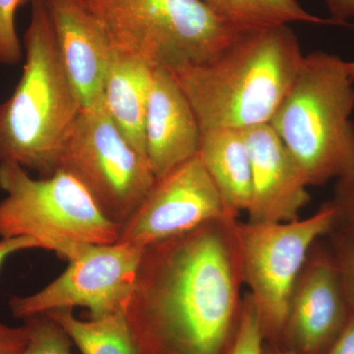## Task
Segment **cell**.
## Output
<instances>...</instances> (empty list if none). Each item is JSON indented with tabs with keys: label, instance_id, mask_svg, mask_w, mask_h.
Wrapping results in <instances>:
<instances>
[{
	"label": "cell",
	"instance_id": "obj_1",
	"mask_svg": "<svg viewBox=\"0 0 354 354\" xmlns=\"http://www.w3.org/2000/svg\"><path fill=\"white\" fill-rule=\"evenodd\" d=\"M237 216L144 248L124 315L141 354H230L243 313Z\"/></svg>",
	"mask_w": 354,
	"mask_h": 354
},
{
	"label": "cell",
	"instance_id": "obj_2",
	"mask_svg": "<svg viewBox=\"0 0 354 354\" xmlns=\"http://www.w3.org/2000/svg\"><path fill=\"white\" fill-rule=\"evenodd\" d=\"M305 55L288 25L248 30L204 64L169 72L202 130L269 124L297 78Z\"/></svg>",
	"mask_w": 354,
	"mask_h": 354
},
{
	"label": "cell",
	"instance_id": "obj_3",
	"mask_svg": "<svg viewBox=\"0 0 354 354\" xmlns=\"http://www.w3.org/2000/svg\"><path fill=\"white\" fill-rule=\"evenodd\" d=\"M23 39L25 64L12 95L0 104V162L53 176L83 109L65 69L44 0H31Z\"/></svg>",
	"mask_w": 354,
	"mask_h": 354
},
{
	"label": "cell",
	"instance_id": "obj_4",
	"mask_svg": "<svg viewBox=\"0 0 354 354\" xmlns=\"http://www.w3.org/2000/svg\"><path fill=\"white\" fill-rule=\"evenodd\" d=\"M353 83L339 55L309 53L270 121L309 186L354 176Z\"/></svg>",
	"mask_w": 354,
	"mask_h": 354
},
{
	"label": "cell",
	"instance_id": "obj_5",
	"mask_svg": "<svg viewBox=\"0 0 354 354\" xmlns=\"http://www.w3.org/2000/svg\"><path fill=\"white\" fill-rule=\"evenodd\" d=\"M0 239L29 237L39 249L70 261L87 245L115 243L120 225L109 220L69 174L34 178L12 162H0Z\"/></svg>",
	"mask_w": 354,
	"mask_h": 354
},
{
	"label": "cell",
	"instance_id": "obj_6",
	"mask_svg": "<svg viewBox=\"0 0 354 354\" xmlns=\"http://www.w3.org/2000/svg\"><path fill=\"white\" fill-rule=\"evenodd\" d=\"M113 48L167 70L213 59L241 32L201 0H85Z\"/></svg>",
	"mask_w": 354,
	"mask_h": 354
},
{
	"label": "cell",
	"instance_id": "obj_7",
	"mask_svg": "<svg viewBox=\"0 0 354 354\" xmlns=\"http://www.w3.org/2000/svg\"><path fill=\"white\" fill-rule=\"evenodd\" d=\"M335 221V208L329 201L305 220L239 221L242 276L255 304L266 344H281L298 274L311 247L332 232Z\"/></svg>",
	"mask_w": 354,
	"mask_h": 354
},
{
	"label": "cell",
	"instance_id": "obj_8",
	"mask_svg": "<svg viewBox=\"0 0 354 354\" xmlns=\"http://www.w3.org/2000/svg\"><path fill=\"white\" fill-rule=\"evenodd\" d=\"M58 169L82 184L102 213L120 227L156 181L146 158L130 145L102 102L77 116L62 146Z\"/></svg>",
	"mask_w": 354,
	"mask_h": 354
},
{
	"label": "cell",
	"instance_id": "obj_9",
	"mask_svg": "<svg viewBox=\"0 0 354 354\" xmlns=\"http://www.w3.org/2000/svg\"><path fill=\"white\" fill-rule=\"evenodd\" d=\"M144 248L127 243L87 245L68 261L66 270L43 290L9 300L18 319L55 310L83 307L91 318L124 311L129 301Z\"/></svg>",
	"mask_w": 354,
	"mask_h": 354
},
{
	"label": "cell",
	"instance_id": "obj_10",
	"mask_svg": "<svg viewBox=\"0 0 354 354\" xmlns=\"http://www.w3.org/2000/svg\"><path fill=\"white\" fill-rule=\"evenodd\" d=\"M239 215L227 206L197 153L156 178L138 208L121 225L116 242L145 248L209 221Z\"/></svg>",
	"mask_w": 354,
	"mask_h": 354
},
{
	"label": "cell",
	"instance_id": "obj_11",
	"mask_svg": "<svg viewBox=\"0 0 354 354\" xmlns=\"http://www.w3.org/2000/svg\"><path fill=\"white\" fill-rule=\"evenodd\" d=\"M351 313L332 248L319 239L291 291L279 346L297 354H323Z\"/></svg>",
	"mask_w": 354,
	"mask_h": 354
},
{
	"label": "cell",
	"instance_id": "obj_12",
	"mask_svg": "<svg viewBox=\"0 0 354 354\" xmlns=\"http://www.w3.org/2000/svg\"><path fill=\"white\" fill-rule=\"evenodd\" d=\"M251 171V223H286L299 218L310 202L308 184L297 160L270 124L242 130Z\"/></svg>",
	"mask_w": 354,
	"mask_h": 354
},
{
	"label": "cell",
	"instance_id": "obj_13",
	"mask_svg": "<svg viewBox=\"0 0 354 354\" xmlns=\"http://www.w3.org/2000/svg\"><path fill=\"white\" fill-rule=\"evenodd\" d=\"M58 50L83 109L102 102L114 48L85 0H44Z\"/></svg>",
	"mask_w": 354,
	"mask_h": 354
},
{
	"label": "cell",
	"instance_id": "obj_14",
	"mask_svg": "<svg viewBox=\"0 0 354 354\" xmlns=\"http://www.w3.org/2000/svg\"><path fill=\"white\" fill-rule=\"evenodd\" d=\"M202 129L189 101L165 67L153 70L147 104L146 158L156 178L197 155Z\"/></svg>",
	"mask_w": 354,
	"mask_h": 354
},
{
	"label": "cell",
	"instance_id": "obj_15",
	"mask_svg": "<svg viewBox=\"0 0 354 354\" xmlns=\"http://www.w3.org/2000/svg\"><path fill=\"white\" fill-rule=\"evenodd\" d=\"M155 68L141 58L114 50L102 88L106 113L130 145L145 158L144 128Z\"/></svg>",
	"mask_w": 354,
	"mask_h": 354
},
{
	"label": "cell",
	"instance_id": "obj_16",
	"mask_svg": "<svg viewBox=\"0 0 354 354\" xmlns=\"http://www.w3.org/2000/svg\"><path fill=\"white\" fill-rule=\"evenodd\" d=\"M198 156L227 206L239 214L247 212L252 195V171L242 130H202Z\"/></svg>",
	"mask_w": 354,
	"mask_h": 354
},
{
	"label": "cell",
	"instance_id": "obj_17",
	"mask_svg": "<svg viewBox=\"0 0 354 354\" xmlns=\"http://www.w3.org/2000/svg\"><path fill=\"white\" fill-rule=\"evenodd\" d=\"M46 314L62 326L82 354H141L124 311L88 320L77 318L71 309Z\"/></svg>",
	"mask_w": 354,
	"mask_h": 354
},
{
	"label": "cell",
	"instance_id": "obj_18",
	"mask_svg": "<svg viewBox=\"0 0 354 354\" xmlns=\"http://www.w3.org/2000/svg\"><path fill=\"white\" fill-rule=\"evenodd\" d=\"M241 31L290 23L339 25L305 10L297 0H201Z\"/></svg>",
	"mask_w": 354,
	"mask_h": 354
},
{
	"label": "cell",
	"instance_id": "obj_19",
	"mask_svg": "<svg viewBox=\"0 0 354 354\" xmlns=\"http://www.w3.org/2000/svg\"><path fill=\"white\" fill-rule=\"evenodd\" d=\"M28 342L21 354H72L69 335L48 314L25 319Z\"/></svg>",
	"mask_w": 354,
	"mask_h": 354
},
{
	"label": "cell",
	"instance_id": "obj_20",
	"mask_svg": "<svg viewBox=\"0 0 354 354\" xmlns=\"http://www.w3.org/2000/svg\"><path fill=\"white\" fill-rule=\"evenodd\" d=\"M19 0H0V64L16 65L22 60L23 46L16 29Z\"/></svg>",
	"mask_w": 354,
	"mask_h": 354
},
{
	"label": "cell",
	"instance_id": "obj_21",
	"mask_svg": "<svg viewBox=\"0 0 354 354\" xmlns=\"http://www.w3.org/2000/svg\"><path fill=\"white\" fill-rule=\"evenodd\" d=\"M349 309L354 313V234L333 228L327 235Z\"/></svg>",
	"mask_w": 354,
	"mask_h": 354
},
{
	"label": "cell",
	"instance_id": "obj_22",
	"mask_svg": "<svg viewBox=\"0 0 354 354\" xmlns=\"http://www.w3.org/2000/svg\"><path fill=\"white\" fill-rule=\"evenodd\" d=\"M264 335L250 293L244 295L241 328L230 354H264Z\"/></svg>",
	"mask_w": 354,
	"mask_h": 354
},
{
	"label": "cell",
	"instance_id": "obj_23",
	"mask_svg": "<svg viewBox=\"0 0 354 354\" xmlns=\"http://www.w3.org/2000/svg\"><path fill=\"white\" fill-rule=\"evenodd\" d=\"M330 202L335 211V230L354 234V176L337 180Z\"/></svg>",
	"mask_w": 354,
	"mask_h": 354
},
{
	"label": "cell",
	"instance_id": "obj_24",
	"mask_svg": "<svg viewBox=\"0 0 354 354\" xmlns=\"http://www.w3.org/2000/svg\"><path fill=\"white\" fill-rule=\"evenodd\" d=\"M28 342L26 326L11 327L0 320V354H21Z\"/></svg>",
	"mask_w": 354,
	"mask_h": 354
},
{
	"label": "cell",
	"instance_id": "obj_25",
	"mask_svg": "<svg viewBox=\"0 0 354 354\" xmlns=\"http://www.w3.org/2000/svg\"><path fill=\"white\" fill-rule=\"evenodd\" d=\"M323 354H354L353 312H351L341 333Z\"/></svg>",
	"mask_w": 354,
	"mask_h": 354
},
{
	"label": "cell",
	"instance_id": "obj_26",
	"mask_svg": "<svg viewBox=\"0 0 354 354\" xmlns=\"http://www.w3.org/2000/svg\"><path fill=\"white\" fill-rule=\"evenodd\" d=\"M39 249L38 242L29 237H14L0 239V269L13 254L30 249Z\"/></svg>",
	"mask_w": 354,
	"mask_h": 354
},
{
	"label": "cell",
	"instance_id": "obj_27",
	"mask_svg": "<svg viewBox=\"0 0 354 354\" xmlns=\"http://www.w3.org/2000/svg\"><path fill=\"white\" fill-rule=\"evenodd\" d=\"M330 19L339 25H348L346 21L354 19V0H324Z\"/></svg>",
	"mask_w": 354,
	"mask_h": 354
},
{
	"label": "cell",
	"instance_id": "obj_28",
	"mask_svg": "<svg viewBox=\"0 0 354 354\" xmlns=\"http://www.w3.org/2000/svg\"><path fill=\"white\" fill-rule=\"evenodd\" d=\"M264 354H297L279 344H264Z\"/></svg>",
	"mask_w": 354,
	"mask_h": 354
},
{
	"label": "cell",
	"instance_id": "obj_29",
	"mask_svg": "<svg viewBox=\"0 0 354 354\" xmlns=\"http://www.w3.org/2000/svg\"><path fill=\"white\" fill-rule=\"evenodd\" d=\"M346 66H348L349 74L354 80V60L353 62H346Z\"/></svg>",
	"mask_w": 354,
	"mask_h": 354
},
{
	"label": "cell",
	"instance_id": "obj_30",
	"mask_svg": "<svg viewBox=\"0 0 354 354\" xmlns=\"http://www.w3.org/2000/svg\"><path fill=\"white\" fill-rule=\"evenodd\" d=\"M31 0H19V7H24L27 6L28 3H30Z\"/></svg>",
	"mask_w": 354,
	"mask_h": 354
}]
</instances>
